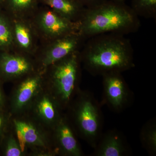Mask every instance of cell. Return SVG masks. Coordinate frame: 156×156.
<instances>
[{
    "label": "cell",
    "mask_w": 156,
    "mask_h": 156,
    "mask_svg": "<svg viewBox=\"0 0 156 156\" xmlns=\"http://www.w3.org/2000/svg\"><path fill=\"white\" fill-rule=\"evenodd\" d=\"M139 17L125 3L107 0L91 9H86L78 23V32L88 39L98 35L117 34L126 35L138 31Z\"/></svg>",
    "instance_id": "obj_2"
},
{
    "label": "cell",
    "mask_w": 156,
    "mask_h": 156,
    "mask_svg": "<svg viewBox=\"0 0 156 156\" xmlns=\"http://www.w3.org/2000/svg\"><path fill=\"white\" fill-rule=\"evenodd\" d=\"M40 44L78 31V23L66 19L47 6L41 5L29 17Z\"/></svg>",
    "instance_id": "obj_6"
},
{
    "label": "cell",
    "mask_w": 156,
    "mask_h": 156,
    "mask_svg": "<svg viewBox=\"0 0 156 156\" xmlns=\"http://www.w3.org/2000/svg\"><path fill=\"white\" fill-rule=\"evenodd\" d=\"M38 71L34 56L17 52L4 51L0 54V79L15 83Z\"/></svg>",
    "instance_id": "obj_11"
},
{
    "label": "cell",
    "mask_w": 156,
    "mask_h": 156,
    "mask_svg": "<svg viewBox=\"0 0 156 156\" xmlns=\"http://www.w3.org/2000/svg\"><path fill=\"white\" fill-rule=\"evenodd\" d=\"M65 112L77 136L94 148L102 133L103 119L92 92L80 89Z\"/></svg>",
    "instance_id": "obj_3"
},
{
    "label": "cell",
    "mask_w": 156,
    "mask_h": 156,
    "mask_svg": "<svg viewBox=\"0 0 156 156\" xmlns=\"http://www.w3.org/2000/svg\"><path fill=\"white\" fill-rule=\"evenodd\" d=\"M56 156H83L84 153L72 126L65 114L51 130Z\"/></svg>",
    "instance_id": "obj_12"
},
{
    "label": "cell",
    "mask_w": 156,
    "mask_h": 156,
    "mask_svg": "<svg viewBox=\"0 0 156 156\" xmlns=\"http://www.w3.org/2000/svg\"><path fill=\"white\" fill-rule=\"evenodd\" d=\"M102 77V102L115 112H123L131 104L133 94L122 73H109Z\"/></svg>",
    "instance_id": "obj_9"
},
{
    "label": "cell",
    "mask_w": 156,
    "mask_h": 156,
    "mask_svg": "<svg viewBox=\"0 0 156 156\" xmlns=\"http://www.w3.org/2000/svg\"><path fill=\"white\" fill-rule=\"evenodd\" d=\"M9 15L29 18L39 7V0H4Z\"/></svg>",
    "instance_id": "obj_16"
},
{
    "label": "cell",
    "mask_w": 156,
    "mask_h": 156,
    "mask_svg": "<svg viewBox=\"0 0 156 156\" xmlns=\"http://www.w3.org/2000/svg\"><path fill=\"white\" fill-rule=\"evenodd\" d=\"M39 3L52 9L66 19L77 23L86 9L75 0H39Z\"/></svg>",
    "instance_id": "obj_15"
},
{
    "label": "cell",
    "mask_w": 156,
    "mask_h": 156,
    "mask_svg": "<svg viewBox=\"0 0 156 156\" xmlns=\"http://www.w3.org/2000/svg\"><path fill=\"white\" fill-rule=\"evenodd\" d=\"M9 15L12 27L14 52L34 57L40 41L30 20Z\"/></svg>",
    "instance_id": "obj_13"
},
{
    "label": "cell",
    "mask_w": 156,
    "mask_h": 156,
    "mask_svg": "<svg viewBox=\"0 0 156 156\" xmlns=\"http://www.w3.org/2000/svg\"><path fill=\"white\" fill-rule=\"evenodd\" d=\"M86 9H91L99 5L107 0H75Z\"/></svg>",
    "instance_id": "obj_22"
},
{
    "label": "cell",
    "mask_w": 156,
    "mask_h": 156,
    "mask_svg": "<svg viewBox=\"0 0 156 156\" xmlns=\"http://www.w3.org/2000/svg\"><path fill=\"white\" fill-rule=\"evenodd\" d=\"M130 7L139 17L156 18V0H131Z\"/></svg>",
    "instance_id": "obj_20"
},
{
    "label": "cell",
    "mask_w": 156,
    "mask_h": 156,
    "mask_svg": "<svg viewBox=\"0 0 156 156\" xmlns=\"http://www.w3.org/2000/svg\"><path fill=\"white\" fill-rule=\"evenodd\" d=\"M26 113L51 130L64 114L58 101L44 86Z\"/></svg>",
    "instance_id": "obj_10"
},
{
    "label": "cell",
    "mask_w": 156,
    "mask_h": 156,
    "mask_svg": "<svg viewBox=\"0 0 156 156\" xmlns=\"http://www.w3.org/2000/svg\"><path fill=\"white\" fill-rule=\"evenodd\" d=\"M0 49L5 52H14L13 32L9 15L0 14Z\"/></svg>",
    "instance_id": "obj_19"
},
{
    "label": "cell",
    "mask_w": 156,
    "mask_h": 156,
    "mask_svg": "<svg viewBox=\"0 0 156 156\" xmlns=\"http://www.w3.org/2000/svg\"><path fill=\"white\" fill-rule=\"evenodd\" d=\"M92 156H128L131 150L122 133L116 129L102 133Z\"/></svg>",
    "instance_id": "obj_14"
},
{
    "label": "cell",
    "mask_w": 156,
    "mask_h": 156,
    "mask_svg": "<svg viewBox=\"0 0 156 156\" xmlns=\"http://www.w3.org/2000/svg\"><path fill=\"white\" fill-rule=\"evenodd\" d=\"M79 54L82 66L92 76L122 73L135 66L131 41L119 34H102L89 38Z\"/></svg>",
    "instance_id": "obj_1"
},
{
    "label": "cell",
    "mask_w": 156,
    "mask_h": 156,
    "mask_svg": "<svg viewBox=\"0 0 156 156\" xmlns=\"http://www.w3.org/2000/svg\"><path fill=\"white\" fill-rule=\"evenodd\" d=\"M114 2H117L125 3L126 0H112Z\"/></svg>",
    "instance_id": "obj_24"
},
{
    "label": "cell",
    "mask_w": 156,
    "mask_h": 156,
    "mask_svg": "<svg viewBox=\"0 0 156 156\" xmlns=\"http://www.w3.org/2000/svg\"><path fill=\"white\" fill-rule=\"evenodd\" d=\"M4 0H0V7L2 5V4L4 3Z\"/></svg>",
    "instance_id": "obj_25"
},
{
    "label": "cell",
    "mask_w": 156,
    "mask_h": 156,
    "mask_svg": "<svg viewBox=\"0 0 156 156\" xmlns=\"http://www.w3.org/2000/svg\"><path fill=\"white\" fill-rule=\"evenodd\" d=\"M80 52L54 62L43 72L44 86L64 112L80 89L82 64Z\"/></svg>",
    "instance_id": "obj_4"
},
{
    "label": "cell",
    "mask_w": 156,
    "mask_h": 156,
    "mask_svg": "<svg viewBox=\"0 0 156 156\" xmlns=\"http://www.w3.org/2000/svg\"><path fill=\"white\" fill-rule=\"evenodd\" d=\"M12 116L8 108L0 110V142L11 126Z\"/></svg>",
    "instance_id": "obj_21"
},
{
    "label": "cell",
    "mask_w": 156,
    "mask_h": 156,
    "mask_svg": "<svg viewBox=\"0 0 156 156\" xmlns=\"http://www.w3.org/2000/svg\"><path fill=\"white\" fill-rule=\"evenodd\" d=\"M87 39L75 32L54 41L41 44L34 56L38 70L43 72L54 62L80 51Z\"/></svg>",
    "instance_id": "obj_7"
},
{
    "label": "cell",
    "mask_w": 156,
    "mask_h": 156,
    "mask_svg": "<svg viewBox=\"0 0 156 156\" xmlns=\"http://www.w3.org/2000/svg\"><path fill=\"white\" fill-rule=\"evenodd\" d=\"M0 81V110L8 108V100L6 98L5 92Z\"/></svg>",
    "instance_id": "obj_23"
},
{
    "label": "cell",
    "mask_w": 156,
    "mask_h": 156,
    "mask_svg": "<svg viewBox=\"0 0 156 156\" xmlns=\"http://www.w3.org/2000/svg\"><path fill=\"white\" fill-rule=\"evenodd\" d=\"M140 141L143 147L150 156L156 154V121L151 119L145 123L140 134Z\"/></svg>",
    "instance_id": "obj_17"
},
{
    "label": "cell",
    "mask_w": 156,
    "mask_h": 156,
    "mask_svg": "<svg viewBox=\"0 0 156 156\" xmlns=\"http://www.w3.org/2000/svg\"><path fill=\"white\" fill-rule=\"evenodd\" d=\"M11 127L27 155L56 156L51 130L30 115L25 113L12 116Z\"/></svg>",
    "instance_id": "obj_5"
},
{
    "label": "cell",
    "mask_w": 156,
    "mask_h": 156,
    "mask_svg": "<svg viewBox=\"0 0 156 156\" xmlns=\"http://www.w3.org/2000/svg\"><path fill=\"white\" fill-rule=\"evenodd\" d=\"M8 100V109L12 116L25 114L44 87L43 73L37 71L14 83Z\"/></svg>",
    "instance_id": "obj_8"
},
{
    "label": "cell",
    "mask_w": 156,
    "mask_h": 156,
    "mask_svg": "<svg viewBox=\"0 0 156 156\" xmlns=\"http://www.w3.org/2000/svg\"><path fill=\"white\" fill-rule=\"evenodd\" d=\"M0 147L3 156H27L11 126L0 142Z\"/></svg>",
    "instance_id": "obj_18"
}]
</instances>
